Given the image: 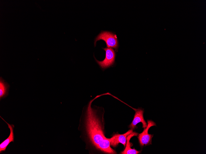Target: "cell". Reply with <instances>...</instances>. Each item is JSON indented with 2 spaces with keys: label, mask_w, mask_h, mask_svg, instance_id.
Segmentation results:
<instances>
[{
  "label": "cell",
  "mask_w": 206,
  "mask_h": 154,
  "mask_svg": "<svg viewBox=\"0 0 206 154\" xmlns=\"http://www.w3.org/2000/svg\"><path fill=\"white\" fill-rule=\"evenodd\" d=\"M133 130L130 129L126 133L122 134H115L110 139V145L115 147L119 143L122 144L125 147L127 141V136L133 132Z\"/></svg>",
  "instance_id": "obj_6"
},
{
  "label": "cell",
  "mask_w": 206,
  "mask_h": 154,
  "mask_svg": "<svg viewBox=\"0 0 206 154\" xmlns=\"http://www.w3.org/2000/svg\"><path fill=\"white\" fill-rule=\"evenodd\" d=\"M0 117L7 124L8 128L10 129V133L9 137L3 141L0 144V153L5 151L6 148L9 143L11 142H14V135L13 132L14 126L13 124H10L5 121L1 116Z\"/></svg>",
  "instance_id": "obj_7"
},
{
  "label": "cell",
  "mask_w": 206,
  "mask_h": 154,
  "mask_svg": "<svg viewBox=\"0 0 206 154\" xmlns=\"http://www.w3.org/2000/svg\"><path fill=\"white\" fill-rule=\"evenodd\" d=\"M102 40L106 43L108 48H113L116 50L118 48V41L117 36L113 33L107 31H102L96 38L94 44L96 46L97 41Z\"/></svg>",
  "instance_id": "obj_2"
},
{
  "label": "cell",
  "mask_w": 206,
  "mask_h": 154,
  "mask_svg": "<svg viewBox=\"0 0 206 154\" xmlns=\"http://www.w3.org/2000/svg\"><path fill=\"white\" fill-rule=\"evenodd\" d=\"M103 95L96 97L89 101L87 106L84 123L86 135L88 144L93 151L105 154H117L111 147L110 138L105 136L104 108L92 107L93 101Z\"/></svg>",
  "instance_id": "obj_1"
},
{
  "label": "cell",
  "mask_w": 206,
  "mask_h": 154,
  "mask_svg": "<svg viewBox=\"0 0 206 154\" xmlns=\"http://www.w3.org/2000/svg\"><path fill=\"white\" fill-rule=\"evenodd\" d=\"M132 108L134 110L135 113L132 122L129 125V128L133 130L137 128V124L141 122L142 127L144 129L145 128L147 124L143 117L144 109L141 108H138L137 109Z\"/></svg>",
  "instance_id": "obj_5"
},
{
  "label": "cell",
  "mask_w": 206,
  "mask_h": 154,
  "mask_svg": "<svg viewBox=\"0 0 206 154\" xmlns=\"http://www.w3.org/2000/svg\"><path fill=\"white\" fill-rule=\"evenodd\" d=\"M147 125L146 127L144 129L143 131L138 134V135L139 145L142 148L152 144V139L153 134H149L148 133L149 129L152 126H156V123L151 120H147Z\"/></svg>",
  "instance_id": "obj_3"
},
{
  "label": "cell",
  "mask_w": 206,
  "mask_h": 154,
  "mask_svg": "<svg viewBox=\"0 0 206 154\" xmlns=\"http://www.w3.org/2000/svg\"><path fill=\"white\" fill-rule=\"evenodd\" d=\"M138 133L136 132H134L129 135L127 138L126 143V147L124 150L120 152L121 154H137L141 153L142 150L138 151L134 148H130V140L133 136H138Z\"/></svg>",
  "instance_id": "obj_8"
},
{
  "label": "cell",
  "mask_w": 206,
  "mask_h": 154,
  "mask_svg": "<svg viewBox=\"0 0 206 154\" xmlns=\"http://www.w3.org/2000/svg\"><path fill=\"white\" fill-rule=\"evenodd\" d=\"M10 85L2 77L0 78V99L6 97L8 94Z\"/></svg>",
  "instance_id": "obj_9"
},
{
  "label": "cell",
  "mask_w": 206,
  "mask_h": 154,
  "mask_svg": "<svg viewBox=\"0 0 206 154\" xmlns=\"http://www.w3.org/2000/svg\"><path fill=\"white\" fill-rule=\"evenodd\" d=\"M105 52V57L102 61H99L94 57L95 61L103 69L108 68L113 65L115 62L116 56L114 50L112 48H102Z\"/></svg>",
  "instance_id": "obj_4"
}]
</instances>
